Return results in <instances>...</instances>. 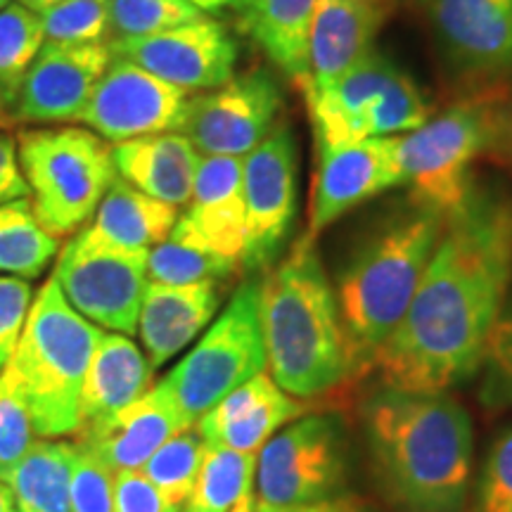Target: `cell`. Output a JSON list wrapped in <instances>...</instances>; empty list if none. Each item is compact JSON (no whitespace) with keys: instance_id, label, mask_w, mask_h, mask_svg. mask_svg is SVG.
<instances>
[{"instance_id":"1","label":"cell","mask_w":512,"mask_h":512,"mask_svg":"<svg viewBox=\"0 0 512 512\" xmlns=\"http://www.w3.org/2000/svg\"><path fill=\"white\" fill-rule=\"evenodd\" d=\"M512 283V202L472 188L377 354L384 387L437 394L477 373Z\"/></svg>"},{"instance_id":"2","label":"cell","mask_w":512,"mask_h":512,"mask_svg":"<svg viewBox=\"0 0 512 512\" xmlns=\"http://www.w3.org/2000/svg\"><path fill=\"white\" fill-rule=\"evenodd\" d=\"M370 458L399 512H465L472 422L446 392L382 387L363 406Z\"/></svg>"},{"instance_id":"3","label":"cell","mask_w":512,"mask_h":512,"mask_svg":"<svg viewBox=\"0 0 512 512\" xmlns=\"http://www.w3.org/2000/svg\"><path fill=\"white\" fill-rule=\"evenodd\" d=\"M259 313L268 370L294 399H316L356 377L337 294L306 233L261 278Z\"/></svg>"},{"instance_id":"4","label":"cell","mask_w":512,"mask_h":512,"mask_svg":"<svg viewBox=\"0 0 512 512\" xmlns=\"http://www.w3.org/2000/svg\"><path fill=\"white\" fill-rule=\"evenodd\" d=\"M446 214L411 200L356 249L337 280V306L354 375L368 373L406 316Z\"/></svg>"},{"instance_id":"5","label":"cell","mask_w":512,"mask_h":512,"mask_svg":"<svg viewBox=\"0 0 512 512\" xmlns=\"http://www.w3.org/2000/svg\"><path fill=\"white\" fill-rule=\"evenodd\" d=\"M102 335L67 302L55 278L38 290L12 356L38 437L81 430L83 384Z\"/></svg>"},{"instance_id":"6","label":"cell","mask_w":512,"mask_h":512,"mask_svg":"<svg viewBox=\"0 0 512 512\" xmlns=\"http://www.w3.org/2000/svg\"><path fill=\"white\" fill-rule=\"evenodd\" d=\"M17 152L36 219L57 240L79 233L117 181L112 145L86 128H29Z\"/></svg>"},{"instance_id":"7","label":"cell","mask_w":512,"mask_h":512,"mask_svg":"<svg viewBox=\"0 0 512 512\" xmlns=\"http://www.w3.org/2000/svg\"><path fill=\"white\" fill-rule=\"evenodd\" d=\"M259 285L261 280H245L200 342L162 380L190 427L230 392L266 373Z\"/></svg>"},{"instance_id":"8","label":"cell","mask_w":512,"mask_h":512,"mask_svg":"<svg viewBox=\"0 0 512 512\" xmlns=\"http://www.w3.org/2000/svg\"><path fill=\"white\" fill-rule=\"evenodd\" d=\"M496 102L491 98L456 102L415 131L394 138L401 185L411 190V200L446 216L467 200L475 188L470 166L489 150Z\"/></svg>"},{"instance_id":"9","label":"cell","mask_w":512,"mask_h":512,"mask_svg":"<svg viewBox=\"0 0 512 512\" xmlns=\"http://www.w3.org/2000/svg\"><path fill=\"white\" fill-rule=\"evenodd\" d=\"M349 444L339 415L304 413L266 441L256 460V503L287 508L342 496Z\"/></svg>"},{"instance_id":"10","label":"cell","mask_w":512,"mask_h":512,"mask_svg":"<svg viewBox=\"0 0 512 512\" xmlns=\"http://www.w3.org/2000/svg\"><path fill=\"white\" fill-rule=\"evenodd\" d=\"M53 278L67 302L98 328L131 337L138 330L147 252H124L76 233L60 252Z\"/></svg>"},{"instance_id":"11","label":"cell","mask_w":512,"mask_h":512,"mask_svg":"<svg viewBox=\"0 0 512 512\" xmlns=\"http://www.w3.org/2000/svg\"><path fill=\"white\" fill-rule=\"evenodd\" d=\"M283 105L278 79L256 67L190 98L178 131L204 157H247L278 128Z\"/></svg>"},{"instance_id":"12","label":"cell","mask_w":512,"mask_h":512,"mask_svg":"<svg viewBox=\"0 0 512 512\" xmlns=\"http://www.w3.org/2000/svg\"><path fill=\"white\" fill-rule=\"evenodd\" d=\"M297 140L292 128H278L242 157V188L247 204V245L242 268L268 271L283 252L297 216Z\"/></svg>"},{"instance_id":"13","label":"cell","mask_w":512,"mask_h":512,"mask_svg":"<svg viewBox=\"0 0 512 512\" xmlns=\"http://www.w3.org/2000/svg\"><path fill=\"white\" fill-rule=\"evenodd\" d=\"M188 93L138 64L114 57L81 114V124L119 145L126 140L178 131Z\"/></svg>"},{"instance_id":"14","label":"cell","mask_w":512,"mask_h":512,"mask_svg":"<svg viewBox=\"0 0 512 512\" xmlns=\"http://www.w3.org/2000/svg\"><path fill=\"white\" fill-rule=\"evenodd\" d=\"M430 19L453 74L479 86L512 81V0H430Z\"/></svg>"},{"instance_id":"15","label":"cell","mask_w":512,"mask_h":512,"mask_svg":"<svg viewBox=\"0 0 512 512\" xmlns=\"http://www.w3.org/2000/svg\"><path fill=\"white\" fill-rule=\"evenodd\" d=\"M114 57L128 60L185 93L214 91L235 76L238 41L216 19H197L136 41L107 43Z\"/></svg>"},{"instance_id":"16","label":"cell","mask_w":512,"mask_h":512,"mask_svg":"<svg viewBox=\"0 0 512 512\" xmlns=\"http://www.w3.org/2000/svg\"><path fill=\"white\" fill-rule=\"evenodd\" d=\"M396 185H401V171L394 155V138H368L337 145L316 140V171L306 235L316 240L325 228L358 204L373 200Z\"/></svg>"},{"instance_id":"17","label":"cell","mask_w":512,"mask_h":512,"mask_svg":"<svg viewBox=\"0 0 512 512\" xmlns=\"http://www.w3.org/2000/svg\"><path fill=\"white\" fill-rule=\"evenodd\" d=\"M112 60L107 43H46L19 88L12 119L22 124L79 121Z\"/></svg>"},{"instance_id":"18","label":"cell","mask_w":512,"mask_h":512,"mask_svg":"<svg viewBox=\"0 0 512 512\" xmlns=\"http://www.w3.org/2000/svg\"><path fill=\"white\" fill-rule=\"evenodd\" d=\"M171 235L195 242L226 259L242 261L247 245L242 157L202 155L188 211L178 216Z\"/></svg>"},{"instance_id":"19","label":"cell","mask_w":512,"mask_h":512,"mask_svg":"<svg viewBox=\"0 0 512 512\" xmlns=\"http://www.w3.org/2000/svg\"><path fill=\"white\" fill-rule=\"evenodd\" d=\"M190 430L162 382L128 406L88 422L76 441L93 451L112 472L143 470V465L178 432Z\"/></svg>"},{"instance_id":"20","label":"cell","mask_w":512,"mask_h":512,"mask_svg":"<svg viewBox=\"0 0 512 512\" xmlns=\"http://www.w3.org/2000/svg\"><path fill=\"white\" fill-rule=\"evenodd\" d=\"M306 411L309 403L294 399L271 375L261 373L216 403L195 427L211 446L259 456L273 434L302 418Z\"/></svg>"},{"instance_id":"21","label":"cell","mask_w":512,"mask_h":512,"mask_svg":"<svg viewBox=\"0 0 512 512\" xmlns=\"http://www.w3.org/2000/svg\"><path fill=\"white\" fill-rule=\"evenodd\" d=\"M392 0H318L309 36V72L302 86H325L373 50Z\"/></svg>"},{"instance_id":"22","label":"cell","mask_w":512,"mask_h":512,"mask_svg":"<svg viewBox=\"0 0 512 512\" xmlns=\"http://www.w3.org/2000/svg\"><path fill=\"white\" fill-rule=\"evenodd\" d=\"M221 306V285L147 283L138 332L152 368L176 358L211 323Z\"/></svg>"},{"instance_id":"23","label":"cell","mask_w":512,"mask_h":512,"mask_svg":"<svg viewBox=\"0 0 512 512\" xmlns=\"http://www.w3.org/2000/svg\"><path fill=\"white\" fill-rule=\"evenodd\" d=\"M117 176L145 195L188 207L202 155L183 133H157L112 145Z\"/></svg>"},{"instance_id":"24","label":"cell","mask_w":512,"mask_h":512,"mask_svg":"<svg viewBox=\"0 0 512 512\" xmlns=\"http://www.w3.org/2000/svg\"><path fill=\"white\" fill-rule=\"evenodd\" d=\"M399 67L387 55L368 50L354 67L325 86H302L313 133L323 143H358V124Z\"/></svg>"},{"instance_id":"25","label":"cell","mask_w":512,"mask_h":512,"mask_svg":"<svg viewBox=\"0 0 512 512\" xmlns=\"http://www.w3.org/2000/svg\"><path fill=\"white\" fill-rule=\"evenodd\" d=\"M178 221V209L145 195L117 176L102 197L91 226L81 233L100 245L124 252H150L171 235Z\"/></svg>"},{"instance_id":"26","label":"cell","mask_w":512,"mask_h":512,"mask_svg":"<svg viewBox=\"0 0 512 512\" xmlns=\"http://www.w3.org/2000/svg\"><path fill=\"white\" fill-rule=\"evenodd\" d=\"M152 370L155 368L131 337L121 332H105L83 384L81 427L150 392Z\"/></svg>"},{"instance_id":"27","label":"cell","mask_w":512,"mask_h":512,"mask_svg":"<svg viewBox=\"0 0 512 512\" xmlns=\"http://www.w3.org/2000/svg\"><path fill=\"white\" fill-rule=\"evenodd\" d=\"M318 0H245L242 27L280 72L302 83L309 72V36Z\"/></svg>"},{"instance_id":"28","label":"cell","mask_w":512,"mask_h":512,"mask_svg":"<svg viewBox=\"0 0 512 512\" xmlns=\"http://www.w3.org/2000/svg\"><path fill=\"white\" fill-rule=\"evenodd\" d=\"M76 444L38 439L24 456L8 484L19 512H72V465Z\"/></svg>"},{"instance_id":"29","label":"cell","mask_w":512,"mask_h":512,"mask_svg":"<svg viewBox=\"0 0 512 512\" xmlns=\"http://www.w3.org/2000/svg\"><path fill=\"white\" fill-rule=\"evenodd\" d=\"M57 252L60 240L41 226L29 197L0 204V273L38 278Z\"/></svg>"},{"instance_id":"30","label":"cell","mask_w":512,"mask_h":512,"mask_svg":"<svg viewBox=\"0 0 512 512\" xmlns=\"http://www.w3.org/2000/svg\"><path fill=\"white\" fill-rule=\"evenodd\" d=\"M254 453L230 451L207 444L195 489L181 512H230L242 498L254 494L256 482Z\"/></svg>"},{"instance_id":"31","label":"cell","mask_w":512,"mask_h":512,"mask_svg":"<svg viewBox=\"0 0 512 512\" xmlns=\"http://www.w3.org/2000/svg\"><path fill=\"white\" fill-rule=\"evenodd\" d=\"M238 268L240 261L226 259L176 235H169L147 252V280L157 285H223Z\"/></svg>"},{"instance_id":"32","label":"cell","mask_w":512,"mask_h":512,"mask_svg":"<svg viewBox=\"0 0 512 512\" xmlns=\"http://www.w3.org/2000/svg\"><path fill=\"white\" fill-rule=\"evenodd\" d=\"M46 46L41 17L19 3L0 10V102L12 112L31 64Z\"/></svg>"},{"instance_id":"33","label":"cell","mask_w":512,"mask_h":512,"mask_svg":"<svg viewBox=\"0 0 512 512\" xmlns=\"http://www.w3.org/2000/svg\"><path fill=\"white\" fill-rule=\"evenodd\" d=\"M427 119H430V105H427L425 95L418 83L399 69L368 105L361 124H358V140L406 136L425 124Z\"/></svg>"},{"instance_id":"34","label":"cell","mask_w":512,"mask_h":512,"mask_svg":"<svg viewBox=\"0 0 512 512\" xmlns=\"http://www.w3.org/2000/svg\"><path fill=\"white\" fill-rule=\"evenodd\" d=\"M207 451V441L197 432V427L178 432L143 465L145 477L157 486L164 501L176 512L188 501L195 489L197 475Z\"/></svg>"},{"instance_id":"35","label":"cell","mask_w":512,"mask_h":512,"mask_svg":"<svg viewBox=\"0 0 512 512\" xmlns=\"http://www.w3.org/2000/svg\"><path fill=\"white\" fill-rule=\"evenodd\" d=\"M202 17L183 0H110V43L155 36Z\"/></svg>"},{"instance_id":"36","label":"cell","mask_w":512,"mask_h":512,"mask_svg":"<svg viewBox=\"0 0 512 512\" xmlns=\"http://www.w3.org/2000/svg\"><path fill=\"white\" fill-rule=\"evenodd\" d=\"M36 441L27 396L10 361L8 368L0 373V479L3 482H8L12 470L22 463Z\"/></svg>"},{"instance_id":"37","label":"cell","mask_w":512,"mask_h":512,"mask_svg":"<svg viewBox=\"0 0 512 512\" xmlns=\"http://www.w3.org/2000/svg\"><path fill=\"white\" fill-rule=\"evenodd\" d=\"M38 17L46 43L88 46L110 38V0H64Z\"/></svg>"},{"instance_id":"38","label":"cell","mask_w":512,"mask_h":512,"mask_svg":"<svg viewBox=\"0 0 512 512\" xmlns=\"http://www.w3.org/2000/svg\"><path fill=\"white\" fill-rule=\"evenodd\" d=\"M74 444L72 512H114V472L79 441Z\"/></svg>"},{"instance_id":"39","label":"cell","mask_w":512,"mask_h":512,"mask_svg":"<svg viewBox=\"0 0 512 512\" xmlns=\"http://www.w3.org/2000/svg\"><path fill=\"white\" fill-rule=\"evenodd\" d=\"M34 297L27 280L0 275V373L15 356Z\"/></svg>"},{"instance_id":"40","label":"cell","mask_w":512,"mask_h":512,"mask_svg":"<svg viewBox=\"0 0 512 512\" xmlns=\"http://www.w3.org/2000/svg\"><path fill=\"white\" fill-rule=\"evenodd\" d=\"M479 512H512V427L498 437L484 463Z\"/></svg>"},{"instance_id":"41","label":"cell","mask_w":512,"mask_h":512,"mask_svg":"<svg viewBox=\"0 0 512 512\" xmlns=\"http://www.w3.org/2000/svg\"><path fill=\"white\" fill-rule=\"evenodd\" d=\"M484 363L486 373L484 399L494 403H512V316L501 318L491 332Z\"/></svg>"},{"instance_id":"42","label":"cell","mask_w":512,"mask_h":512,"mask_svg":"<svg viewBox=\"0 0 512 512\" xmlns=\"http://www.w3.org/2000/svg\"><path fill=\"white\" fill-rule=\"evenodd\" d=\"M114 512H176L143 470L114 472Z\"/></svg>"},{"instance_id":"43","label":"cell","mask_w":512,"mask_h":512,"mask_svg":"<svg viewBox=\"0 0 512 512\" xmlns=\"http://www.w3.org/2000/svg\"><path fill=\"white\" fill-rule=\"evenodd\" d=\"M31 197L29 183L19 164L17 140L10 133H0V204Z\"/></svg>"},{"instance_id":"44","label":"cell","mask_w":512,"mask_h":512,"mask_svg":"<svg viewBox=\"0 0 512 512\" xmlns=\"http://www.w3.org/2000/svg\"><path fill=\"white\" fill-rule=\"evenodd\" d=\"M486 155L496 157L498 162L508 164L512 169V102H496L494 131Z\"/></svg>"},{"instance_id":"45","label":"cell","mask_w":512,"mask_h":512,"mask_svg":"<svg viewBox=\"0 0 512 512\" xmlns=\"http://www.w3.org/2000/svg\"><path fill=\"white\" fill-rule=\"evenodd\" d=\"M254 512H375L363 498L342 494L335 498H325V501L306 503V505H287V508H273V505L256 503Z\"/></svg>"},{"instance_id":"46","label":"cell","mask_w":512,"mask_h":512,"mask_svg":"<svg viewBox=\"0 0 512 512\" xmlns=\"http://www.w3.org/2000/svg\"><path fill=\"white\" fill-rule=\"evenodd\" d=\"M183 3L192 5L202 12H223V10H240L245 0H183Z\"/></svg>"},{"instance_id":"47","label":"cell","mask_w":512,"mask_h":512,"mask_svg":"<svg viewBox=\"0 0 512 512\" xmlns=\"http://www.w3.org/2000/svg\"><path fill=\"white\" fill-rule=\"evenodd\" d=\"M19 5H24V8L36 12V15H43V12L55 8V5L64 3V0H17Z\"/></svg>"},{"instance_id":"48","label":"cell","mask_w":512,"mask_h":512,"mask_svg":"<svg viewBox=\"0 0 512 512\" xmlns=\"http://www.w3.org/2000/svg\"><path fill=\"white\" fill-rule=\"evenodd\" d=\"M0 512H19L15 496H12L10 486L0 479Z\"/></svg>"},{"instance_id":"49","label":"cell","mask_w":512,"mask_h":512,"mask_svg":"<svg viewBox=\"0 0 512 512\" xmlns=\"http://www.w3.org/2000/svg\"><path fill=\"white\" fill-rule=\"evenodd\" d=\"M254 510H256V496L252 494V496L242 498V501L235 505V508L230 510V512H254Z\"/></svg>"},{"instance_id":"50","label":"cell","mask_w":512,"mask_h":512,"mask_svg":"<svg viewBox=\"0 0 512 512\" xmlns=\"http://www.w3.org/2000/svg\"><path fill=\"white\" fill-rule=\"evenodd\" d=\"M10 126H15V119L10 117L8 107H5L3 102H0V128H10Z\"/></svg>"},{"instance_id":"51","label":"cell","mask_w":512,"mask_h":512,"mask_svg":"<svg viewBox=\"0 0 512 512\" xmlns=\"http://www.w3.org/2000/svg\"><path fill=\"white\" fill-rule=\"evenodd\" d=\"M5 5H10V0H0V10H3Z\"/></svg>"}]
</instances>
